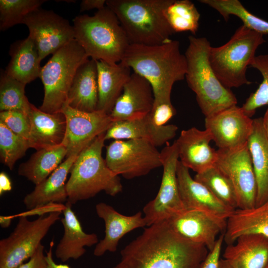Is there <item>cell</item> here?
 Listing matches in <instances>:
<instances>
[{"mask_svg": "<svg viewBox=\"0 0 268 268\" xmlns=\"http://www.w3.org/2000/svg\"><path fill=\"white\" fill-rule=\"evenodd\" d=\"M259 234L268 237V200L262 204L247 209L237 208L227 219L224 241L234 243L240 236Z\"/></svg>", "mask_w": 268, "mask_h": 268, "instance_id": "f546056e", "label": "cell"}, {"mask_svg": "<svg viewBox=\"0 0 268 268\" xmlns=\"http://www.w3.org/2000/svg\"><path fill=\"white\" fill-rule=\"evenodd\" d=\"M151 84L154 103L170 102L174 84L185 78L187 61L179 41L159 45L130 44L120 62Z\"/></svg>", "mask_w": 268, "mask_h": 268, "instance_id": "7a4b0ae2", "label": "cell"}, {"mask_svg": "<svg viewBox=\"0 0 268 268\" xmlns=\"http://www.w3.org/2000/svg\"><path fill=\"white\" fill-rule=\"evenodd\" d=\"M105 134L97 137L78 155L70 169L66 189L67 201L72 205L101 191L112 197L122 191L119 176L110 170L102 155Z\"/></svg>", "mask_w": 268, "mask_h": 268, "instance_id": "8992f818", "label": "cell"}, {"mask_svg": "<svg viewBox=\"0 0 268 268\" xmlns=\"http://www.w3.org/2000/svg\"><path fill=\"white\" fill-rule=\"evenodd\" d=\"M176 113V110L171 101H170L154 103L149 115L156 124L164 126L166 125Z\"/></svg>", "mask_w": 268, "mask_h": 268, "instance_id": "ab89813d", "label": "cell"}, {"mask_svg": "<svg viewBox=\"0 0 268 268\" xmlns=\"http://www.w3.org/2000/svg\"><path fill=\"white\" fill-rule=\"evenodd\" d=\"M160 153L163 174L160 188L154 199L143 209L147 226L167 220L186 209L178 188L177 170L179 158L176 141L167 144Z\"/></svg>", "mask_w": 268, "mask_h": 268, "instance_id": "8fae6325", "label": "cell"}, {"mask_svg": "<svg viewBox=\"0 0 268 268\" xmlns=\"http://www.w3.org/2000/svg\"><path fill=\"white\" fill-rule=\"evenodd\" d=\"M218 268H231L227 262L223 258L219 262Z\"/></svg>", "mask_w": 268, "mask_h": 268, "instance_id": "681fc988", "label": "cell"}, {"mask_svg": "<svg viewBox=\"0 0 268 268\" xmlns=\"http://www.w3.org/2000/svg\"><path fill=\"white\" fill-rule=\"evenodd\" d=\"M9 55L10 60L4 70L7 74L25 84L40 78L41 60L29 36L13 42L10 46Z\"/></svg>", "mask_w": 268, "mask_h": 268, "instance_id": "83f0119b", "label": "cell"}, {"mask_svg": "<svg viewBox=\"0 0 268 268\" xmlns=\"http://www.w3.org/2000/svg\"><path fill=\"white\" fill-rule=\"evenodd\" d=\"M30 124L28 142L36 150L62 144L66 131L63 112L48 113L30 104L28 113Z\"/></svg>", "mask_w": 268, "mask_h": 268, "instance_id": "7402d4cb", "label": "cell"}, {"mask_svg": "<svg viewBox=\"0 0 268 268\" xmlns=\"http://www.w3.org/2000/svg\"><path fill=\"white\" fill-rule=\"evenodd\" d=\"M172 0H106L130 44L156 45L171 40L174 33L164 15Z\"/></svg>", "mask_w": 268, "mask_h": 268, "instance_id": "277c9868", "label": "cell"}, {"mask_svg": "<svg viewBox=\"0 0 268 268\" xmlns=\"http://www.w3.org/2000/svg\"><path fill=\"white\" fill-rule=\"evenodd\" d=\"M209 251L175 232L166 221L148 226L121 251L114 268H198Z\"/></svg>", "mask_w": 268, "mask_h": 268, "instance_id": "6da1fadb", "label": "cell"}, {"mask_svg": "<svg viewBox=\"0 0 268 268\" xmlns=\"http://www.w3.org/2000/svg\"><path fill=\"white\" fill-rule=\"evenodd\" d=\"M78 155L70 156L45 180L26 195L23 203L29 210L49 203H64L67 201L66 183L68 174Z\"/></svg>", "mask_w": 268, "mask_h": 268, "instance_id": "d4e9b609", "label": "cell"}, {"mask_svg": "<svg viewBox=\"0 0 268 268\" xmlns=\"http://www.w3.org/2000/svg\"><path fill=\"white\" fill-rule=\"evenodd\" d=\"M61 213L54 212L33 220L19 217L13 231L0 241V268H17L30 259Z\"/></svg>", "mask_w": 268, "mask_h": 268, "instance_id": "9c48e42d", "label": "cell"}, {"mask_svg": "<svg viewBox=\"0 0 268 268\" xmlns=\"http://www.w3.org/2000/svg\"><path fill=\"white\" fill-rule=\"evenodd\" d=\"M262 122L264 130L268 140V107L263 117H262Z\"/></svg>", "mask_w": 268, "mask_h": 268, "instance_id": "c3c4849f", "label": "cell"}, {"mask_svg": "<svg viewBox=\"0 0 268 268\" xmlns=\"http://www.w3.org/2000/svg\"><path fill=\"white\" fill-rule=\"evenodd\" d=\"M95 210L105 224V236L95 246L93 254L100 257L106 252H115L120 240L127 233L147 226L143 214L138 211L132 215H123L112 206L103 202L97 203Z\"/></svg>", "mask_w": 268, "mask_h": 268, "instance_id": "ffe728a7", "label": "cell"}, {"mask_svg": "<svg viewBox=\"0 0 268 268\" xmlns=\"http://www.w3.org/2000/svg\"><path fill=\"white\" fill-rule=\"evenodd\" d=\"M212 140L211 134L206 129L193 127L182 131L175 140L179 161L196 173L213 166L217 159V152L210 145Z\"/></svg>", "mask_w": 268, "mask_h": 268, "instance_id": "d6986e66", "label": "cell"}, {"mask_svg": "<svg viewBox=\"0 0 268 268\" xmlns=\"http://www.w3.org/2000/svg\"><path fill=\"white\" fill-rule=\"evenodd\" d=\"M178 129L175 125L156 124L148 113L134 120L113 122L105 134V139H146L157 147L173 138Z\"/></svg>", "mask_w": 268, "mask_h": 268, "instance_id": "44dd1931", "label": "cell"}, {"mask_svg": "<svg viewBox=\"0 0 268 268\" xmlns=\"http://www.w3.org/2000/svg\"><path fill=\"white\" fill-rule=\"evenodd\" d=\"M247 146L257 181V206L268 200V140L264 130L262 117L253 119V130Z\"/></svg>", "mask_w": 268, "mask_h": 268, "instance_id": "f1b7e54d", "label": "cell"}, {"mask_svg": "<svg viewBox=\"0 0 268 268\" xmlns=\"http://www.w3.org/2000/svg\"><path fill=\"white\" fill-rule=\"evenodd\" d=\"M188 39L189 45L184 54L187 66L185 78L188 86L195 93L205 118L236 105L235 95L221 83L211 66L209 41L205 37L193 35Z\"/></svg>", "mask_w": 268, "mask_h": 268, "instance_id": "3957f363", "label": "cell"}, {"mask_svg": "<svg viewBox=\"0 0 268 268\" xmlns=\"http://www.w3.org/2000/svg\"><path fill=\"white\" fill-rule=\"evenodd\" d=\"M54 246V241L53 240L50 243L49 250L46 252V264L45 268H70L67 264H57L53 258V249Z\"/></svg>", "mask_w": 268, "mask_h": 268, "instance_id": "f6af8a7d", "label": "cell"}, {"mask_svg": "<svg viewBox=\"0 0 268 268\" xmlns=\"http://www.w3.org/2000/svg\"><path fill=\"white\" fill-rule=\"evenodd\" d=\"M164 15L174 33L189 31L195 35L198 30L200 14L190 0H172Z\"/></svg>", "mask_w": 268, "mask_h": 268, "instance_id": "1f68e13d", "label": "cell"}, {"mask_svg": "<svg viewBox=\"0 0 268 268\" xmlns=\"http://www.w3.org/2000/svg\"><path fill=\"white\" fill-rule=\"evenodd\" d=\"M62 112L66 118V131L62 144L66 158L78 155L99 135L104 134L113 122L106 113L96 110L80 111L66 105Z\"/></svg>", "mask_w": 268, "mask_h": 268, "instance_id": "5bb4252c", "label": "cell"}, {"mask_svg": "<svg viewBox=\"0 0 268 268\" xmlns=\"http://www.w3.org/2000/svg\"><path fill=\"white\" fill-rule=\"evenodd\" d=\"M0 122L14 134L28 140L30 124L28 115L17 110L0 112Z\"/></svg>", "mask_w": 268, "mask_h": 268, "instance_id": "f35d334b", "label": "cell"}, {"mask_svg": "<svg viewBox=\"0 0 268 268\" xmlns=\"http://www.w3.org/2000/svg\"><path fill=\"white\" fill-rule=\"evenodd\" d=\"M171 228L185 239L211 251L219 234L224 233L227 220L196 209H185L167 220Z\"/></svg>", "mask_w": 268, "mask_h": 268, "instance_id": "2e32d148", "label": "cell"}, {"mask_svg": "<svg viewBox=\"0 0 268 268\" xmlns=\"http://www.w3.org/2000/svg\"><path fill=\"white\" fill-rule=\"evenodd\" d=\"M46 0H0V30L23 24L29 14L40 8Z\"/></svg>", "mask_w": 268, "mask_h": 268, "instance_id": "d590c367", "label": "cell"}, {"mask_svg": "<svg viewBox=\"0 0 268 268\" xmlns=\"http://www.w3.org/2000/svg\"><path fill=\"white\" fill-rule=\"evenodd\" d=\"M223 242L224 233L221 234L218 237L214 248L212 250L209 252L206 258L198 268H218L221 248Z\"/></svg>", "mask_w": 268, "mask_h": 268, "instance_id": "b9f144b4", "label": "cell"}, {"mask_svg": "<svg viewBox=\"0 0 268 268\" xmlns=\"http://www.w3.org/2000/svg\"><path fill=\"white\" fill-rule=\"evenodd\" d=\"M15 217L13 215H1L0 216V225L2 228L8 227L11 223L12 219Z\"/></svg>", "mask_w": 268, "mask_h": 268, "instance_id": "7dc6e473", "label": "cell"}, {"mask_svg": "<svg viewBox=\"0 0 268 268\" xmlns=\"http://www.w3.org/2000/svg\"><path fill=\"white\" fill-rule=\"evenodd\" d=\"M106 0H82L80 4V11L97 9L98 10L106 7Z\"/></svg>", "mask_w": 268, "mask_h": 268, "instance_id": "ee69618b", "label": "cell"}, {"mask_svg": "<svg viewBox=\"0 0 268 268\" xmlns=\"http://www.w3.org/2000/svg\"><path fill=\"white\" fill-rule=\"evenodd\" d=\"M177 176L179 193L186 209H196L227 219L234 209L219 201L204 185L190 175L189 169L179 160Z\"/></svg>", "mask_w": 268, "mask_h": 268, "instance_id": "ac0fdd59", "label": "cell"}, {"mask_svg": "<svg viewBox=\"0 0 268 268\" xmlns=\"http://www.w3.org/2000/svg\"><path fill=\"white\" fill-rule=\"evenodd\" d=\"M154 101L151 84L134 72L109 115L113 122L140 118L150 112Z\"/></svg>", "mask_w": 268, "mask_h": 268, "instance_id": "e0dca14e", "label": "cell"}, {"mask_svg": "<svg viewBox=\"0 0 268 268\" xmlns=\"http://www.w3.org/2000/svg\"><path fill=\"white\" fill-rule=\"evenodd\" d=\"M30 148L28 140L14 134L0 122V157L1 162L12 170L16 162Z\"/></svg>", "mask_w": 268, "mask_h": 268, "instance_id": "8d00e7d4", "label": "cell"}, {"mask_svg": "<svg viewBox=\"0 0 268 268\" xmlns=\"http://www.w3.org/2000/svg\"><path fill=\"white\" fill-rule=\"evenodd\" d=\"M23 24L28 28V36L41 61L74 39L73 25L52 10L40 8L26 16Z\"/></svg>", "mask_w": 268, "mask_h": 268, "instance_id": "4fadbf2b", "label": "cell"}, {"mask_svg": "<svg viewBox=\"0 0 268 268\" xmlns=\"http://www.w3.org/2000/svg\"><path fill=\"white\" fill-rule=\"evenodd\" d=\"M65 204L61 219L64 234L55 250L56 258L62 262L80 258L86 252L85 247H91L99 242L96 234L86 233L83 231L80 221L72 210V204L67 201Z\"/></svg>", "mask_w": 268, "mask_h": 268, "instance_id": "cb8c5ba5", "label": "cell"}, {"mask_svg": "<svg viewBox=\"0 0 268 268\" xmlns=\"http://www.w3.org/2000/svg\"><path fill=\"white\" fill-rule=\"evenodd\" d=\"M217 152L215 165L232 184L237 196L238 208L255 207L257 185L247 144L233 149H218Z\"/></svg>", "mask_w": 268, "mask_h": 268, "instance_id": "7c38bea8", "label": "cell"}, {"mask_svg": "<svg viewBox=\"0 0 268 268\" xmlns=\"http://www.w3.org/2000/svg\"><path fill=\"white\" fill-rule=\"evenodd\" d=\"M218 11L227 21L231 15L240 18L243 25L261 34H268V21L250 12L238 0H201Z\"/></svg>", "mask_w": 268, "mask_h": 268, "instance_id": "836d02e7", "label": "cell"}, {"mask_svg": "<svg viewBox=\"0 0 268 268\" xmlns=\"http://www.w3.org/2000/svg\"><path fill=\"white\" fill-rule=\"evenodd\" d=\"M253 127V119L237 105L205 118V129L219 149H233L246 145Z\"/></svg>", "mask_w": 268, "mask_h": 268, "instance_id": "9a60e30c", "label": "cell"}, {"mask_svg": "<svg viewBox=\"0 0 268 268\" xmlns=\"http://www.w3.org/2000/svg\"><path fill=\"white\" fill-rule=\"evenodd\" d=\"M194 179L204 185L219 201L234 209L238 208L237 199L229 179L215 165L196 173Z\"/></svg>", "mask_w": 268, "mask_h": 268, "instance_id": "d6a6232c", "label": "cell"}, {"mask_svg": "<svg viewBox=\"0 0 268 268\" xmlns=\"http://www.w3.org/2000/svg\"><path fill=\"white\" fill-rule=\"evenodd\" d=\"M89 58L75 40L60 49L42 68L40 78L44 96L39 109L48 113L62 112L79 67Z\"/></svg>", "mask_w": 268, "mask_h": 268, "instance_id": "ba28073f", "label": "cell"}, {"mask_svg": "<svg viewBox=\"0 0 268 268\" xmlns=\"http://www.w3.org/2000/svg\"><path fill=\"white\" fill-rule=\"evenodd\" d=\"M98 100L97 110L109 115L131 75V69L122 63L96 61Z\"/></svg>", "mask_w": 268, "mask_h": 268, "instance_id": "484cf974", "label": "cell"}, {"mask_svg": "<svg viewBox=\"0 0 268 268\" xmlns=\"http://www.w3.org/2000/svg\"><path fill=\"white\" fill-rule=\"evenodd\" d=\"M73 22L74 39L89 58L110 63L122 61L130 44L117 16L107 6L93 16L78 15Z\"/></svg>", "mask_w": 268, "mask_h": 268, "instance_id": "5b68a950", "label": "cell"}, {"mask_svg": "<svg viewBox=\"0 0 268 268\" xmlns=\"http://www.w3.org/2000/svg\"><path fill=\"white\" fill-rule=\"evenodd\" d=\"M66 204L64 203H49L14 215V216L15 217H19L20 216L28 217L29 216L36 215L41 216L54 212H61L63 213Z\"/></svg>", "mask_w": 268, "mask_h": 268, "instance_id": "60d3db41", "label": "cell"}, {"mask_svg": "<svg viewBox=\"0 0 268 268\" xmlns=\"http://www.w3.org/2000/svg\"><path fill=\"white\" fill-rule=\"evenodd\" d=\"M265 268H268V264L267 265V266Z\"/></svg>", "mask_w": 268, "mask_h": 268, "instance_id": "f907efd6", "label": "cell"}, {"mask_svg": "<svg viewBox=\"0 0 268 268\" xmlns=\"http://www.w3.org/2000/svg\"><path fill=\"white\" fill-rule=\"evenodd\" d=\"M44 251V246L41 244L29 260L17 268H45L46 262Z\"/></svg>", "mask_w": 268, "mask_h": 268, "instance_id": "7bdbcfd3", "label": "cell"}, {"mask_svg": "<svg viewBox=\"0 0 268 268\" xmlns=\"http://www.w3.org/2000/svg\"><path fill=\"white\" fill-rule=\"evenodd\" d=\"M12 186L9 178L6 173L2 172L0 173V195L11 190Z\"/></svg>", "mask_w": 268, "mask_h": 268, "instance_id": "bcb514c9", "label": "cell"}, {"mask_svg": "<svg viewBox=\"0 0 268 268\" xmlns=\"http://www.w3.org/2000/svg\"><path fill=\"white\" fill-rule=\"evenodd\" d=\"M67 154V149L63 144L38 150L29 160L20 165L18 174L35 186L38 185L60 165Z\"/></svg>", "mask_w": 268, "mask_h": 268, "instance_id": "4dcf8cb0", "label": "cell"}, {"mask_svg": "<svg viewBox=\"0 0 268 268\" xmlns=\"http://www.w3.org/2000/svg\"><path fill=\"white\" fill-rule=\"evenodd\" d=\"M250 67L258 70L263 77L258 88L241 107L245 114L251 118L258 108L268 105V54L256 56Z\"/></svg>", "mask_w": 268, "mask_h": 268, "instance_id": "74e56055", "label": "cell"}, {"mask_svg": "<svg viewBox=\"0 0 268 268\" xmlns=\"http://www.w3.org/2000/svg\"><path fill=\"white\" fill-rule=\"evenodd\" d=\"M266 42L264 35L242 25L225 44L211 47L209 61L221 83L227 88L249 85L246 71L258 48Z\"/></svg>", "mask_w": 268, "mask_h": 268, "instance_id": "52a82bcc", "label": "cell"}, {"mask_svg": "<svg viewBox=\"0 0 268 268\" xmlns=\"http://www.w3.org/2000/svg\"><path fill=\"white\" fill-rule=\"evenodd\" d=\"M25 84L17 80L1 69L0 111L17 110L28 114L31 103L25 94Z\"/></svg>", "mask_w": 268, "mask_h": 268, "instance_id": "e575fe53", "label": "cell"}, {"mask_svg": "<svg viewBox=\"0 0 268 268\" xmlns=\"http://www.w3.org/2000/svg\"><path fill=\"white\" fill-rule=\"evenodd\" d=\"M98 100L96 61L88 59L78 68L71 84L67 105L86 112L97 110Z\"/></svg>", "mask_w": 268, "mask_h": 268, "instance_id": "4316f807", "label": "cell"}, {"mask_svg": "<svg viewBox=\"0 0 268 268\" xmlns=\"http://www.w3.org/2000/svg\"><path fill=\"white\" fill-rule=\"evenodd\" d=\"M105 161L116 175L131 179L162 166L160 152L146 139L114 140L106 146Z\"/></svg>", "mask_w": 268, "mask_h": 268, "instance_id": "30bf717a", "label": "cell"}, {"mask_svg": "<svg viewBox=\"0 0 268 268\" xmlns=\"http://www.w3.org/2000/svg\"><path fill=\"white\" fill-rule=\"evenodd\" d=\"M223 259L231 268H265L268 264V237L259 234L241 235L227 245Z\"/></svg>", "mask_w": 268, "mask_h": 268, "instance_id": "603a6c76", "label": "cell"}]
</instances>
